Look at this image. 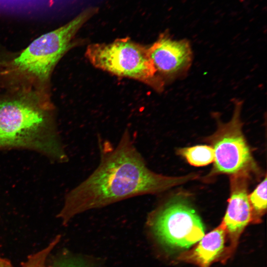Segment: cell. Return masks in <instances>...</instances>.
<instances>
[{
    "mask_svg": "<svg viewBox=\"0 0 267 267\" xmlns=\"http://www.w3.org/2000/svg\"><path fill=\"white\" fill-rule=\"evenodd\" d=\"M85 55L95 67L120 77L140 82L161 92L165 85L150 57L148 46L129 38L88 45Z\"/></svg>",
    "mask_w": 267,
    "mask_h": 267,
    "instance_id": "obj_2",
    "label": "cell"
},
{
    "mask_svg": "<svg viewBox=\"0 0 267 267\" xmlns=\"http://www.w3.org/2000/svg\"><path fill=\"white\" fill-rule=\"evenodd\" d=\"M267 176L248 195L252 209V223H259L267 210Z\"/></svg>",
    "mask_w": 267,
    "mask_h": 267,
    "instance_id": "obj_11",
    "label": "cell"
},
{
    "mask_svg": "<svg viewBox=\"0 0 267 267\" xmlns=\"http://www.w3.org/2000/svg\"><path fill=\"white\" fill-rule=\"evenodd\" d=\"M58 243L57 239H53L45 247L30 255L20 267H47V259Z\"/></svg>",
    "mask_w": 267,
    "mask_h": 267,
    "instance_id": "obj_12",
    "label": "cell"
},
{
    "mask_svg": "<svg viewBox=\"0 0 267 267\" xmlns=\"http://www.w3.org/2000/svg\"><path fill=\"white\" fill-rule=\"evenodd\" d=\"M97 10L88 8L65 25L35 39L12 61V69L26 77L46 81L55 64L72 46L77 32Z\"/></svg>",
    "mask_w": 267,
    "mask_h": 267,
    "instance_id": "obj_3",
    "label": "cell"
},
{
    "mask_svg": "<svg viewBox=\"0 0 267 267\" xmlns=\"http://www.w3.org/2000/svg\"><path fill=\"white\" fill-rule=\"evenodd\" d=\"M44 113L31 100L19 97L0 102V146L27 144L45 125Z\"/></svg>",
    "mask_w": 267,
    "mask_h": 267,
    "instance_id": "obj_6",
    "label": "cell"
},
{
    "mask_svg": "<svg viewBox=\"0 0 267 267\" xmlns=\"http://www.w3.org/2000/svg\"><path fill=\"white\" fill-rule=\"evenodd\" d=\"M251 174L242 173L230 176V194L222 223L230 240L226 258L235 249L239 238L246 226L252 222V209L248 187Z\"/></svg>",
    "mask_w": 267,
    "mask_h": 267,
    "instance_id": "obj_8",
    "label": "cell"
},
{
    "mask_svg": "<svg viewBox=\"0 0 267 267\" xmlns=\"http://www.w3.org/2000/svg\"><path fill=\"white\" fill-rule=\"evenodd\" d=\"M148 49L157 73L165 84L183 77L192 64L191 46L185 39L174 40L163 34Z\"/></svg>",
    "mask_w": 267,
    "mask_h": 267,
    "instance_id": "obj_7",
    "label": "cell"
},
{
    "mask_svg": "<svg viewBox=\"0 0 267 267\" xmlns=\"http://www.w3.org/2000/svg\"><path fill=\"white\" fill-rule=\"evenodd\" d=\"M50 267H87L81 260L65 258L56 261Z\"/></svg>",
    "mask_w": 267,
    "mask_h": 267,
    "instance_id": "obj_13",
    "label": "cell"
},
{
    "mask_svg": "<svg viewBox=\"0 0 267 267\" xmlns=\"http://www.w3.org/2000/svg\"><path fill=\"white\" fill-rule=\"evenodd\" d=\"M0 267H14L11 262L0 256Z\"/></svg>",
    "mask_w": 267,
    "mask_h": 267,
    "instance_id": "obj_14",
    "label": "cell"
},
{
    "mask_svg": "<svg viewBox=\"0 0 267 267\" xmlns=\"http://www.w3.org/2000/svg\"><path fill=\"white\" fill-rule=\"evenodd\" d=\"M234 106L230 121L223 123L218 121L216 132L207 138L214 150L213 174H252L258 170L242 132V101L235 100Z\"/></svg>",
    "mask_w": 267,
    "mask_h": 267,
    "instance_id": "obj_5",
    "label": "cell"
},
{
    "mask_svg": "<svg viewBox=\"0 0 267 267\" xmlns=\"http://www.w3.org/2000/svg\"><path fill=\"white\" fill-rule=\"evenodd\" d=\"M226 234L222 222L204 236L192 250L182 255L180 260L191 263L199 267H210L218 259L224 250Z\"/></svg>",
    "mask_w": 267,
    "mask_h": 267,
    "instance_id": "obj_9",
    "label": "cell"
},
{
    "mask_svg": "<svg viewBox=\"0 0 267 267\" xmlns=\"http://www.w3.org/2000/svg\"><path fill=\"white\" fill-rule=\"evenodd\" d=\"M177 153L191 165L204 166L214 162V150L210 145H199L179 149Z\"/></svg>",
    "mask_w": 267,
    "mask_h": 267,
    "instance_id": "obj_10",
    "label": "cell"
},
{
    "mask_svg": "<svg viewBox=\"0 0 267 267\" xmlns=\"http://www.w3.org/2000/svg\"><path fill=\"white\" fill-rule=\"evenodd\" d=\"M99 145L98 166L65 197L58 216L64 224L84 212L135 196L160 193L198 177L195 174L166 176L151 171L128 130L116 145L107 140Z\"/></svg>",
    "mask_w": 267,
    "mask_h": 267,
    "instance_id": "obj_1",
    "label": "cell"
},
{
    "mask_svg": "<svg viewBox=\"0 0 267 267\" xmlns=\"http://www.w3.org/2000/svg\"><path fill=\"white\" fill-rule=\"evenodd\" d=\"M147 224L158 241L171 248L188 249L205 234L202 221L188 197L168 198L149 215Z\"/></svg>",
    "mask_w": 267,
    "mask_h": 267,
    "instance_id": "obj_4",
    "label": "cell"
}]
</instances>
